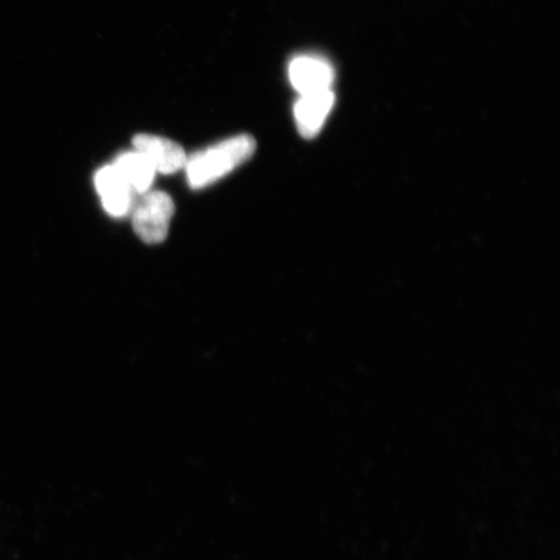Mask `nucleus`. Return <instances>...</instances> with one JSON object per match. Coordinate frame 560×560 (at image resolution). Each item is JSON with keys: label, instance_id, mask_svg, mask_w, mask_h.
Wrapping results in <instances>:
<instances>
[{"label": "nucleus", "instance_id": "nucleus-1", "mask_svg": "<svg viewBox=\"0 0 560 560\" xmlns=\"http://www.w3.org/2000/svg\"><path fill=\"white\" fill-rule=\"evenodd\" d=\"M255 151L256 140L250 136H240L195 153L187 158L185 165L188 184L192 188L213 185L254 156Z\"/></svg>", "mask_w": 560, "mask_h": 560}, {"label": "nucleus", "instance_id": "nucleus-2", "mask_svg": "<svg viewBox=\"0 0 560 560\" xmlns=\"http://www.w3.org/2000/svg\"><path fill=\"white\" fill-rule=\"evenodd\" d=\"M136 200L132 208V228L139 240L147 244H159L166 240L174 215V202L163 191H149Z\"/></svg>", "mask_w": 560, "mask_h": 560}, {"label": "nucleus", "instance_id": "nucleus-3", "mask_svg": "<svg viewBox=\"0 0 560 560\" xmlns=\"http://www.w3.org/2000/svg\"><path fill=\"white\" fill-rule=\"evenodd\" d=\"M95 187L109 215L121 219L135 208L137 195L115 165L104 166L96 173Z\"/></svg>", "mask_w": 560, "mask_h": 560}, {"label": "nucleus", "instance_id": "nucleus-4", "mask_svg": "<svg viewBox=\"0 0 560 560\" xmlns=\"http://www.w3.org/2000/svg\"><path fill=\"white\" fill-rule=\"evenodd\" d=\"M289 74L292 86L300 95L331 90L335 80L331 62L315 55L298 56L291 61Z\"/></svg>", "mask_w": 560, "mask_h": 560}, {"label": "nucleus", "instance_id": "nucleus-5", "mask_svg": "<svg viewBox=\"0 0 560 560\" xmlns=\"http://www.w3.org/2000/svg\"><path fill=\"white\" fill-rule=\"evenodd\" d=\"M136 151L150 161L153 170L161 174H174L184 170L187 155L178 143L158 136L139 135L132 139Z\"/></svg>", "mask_w": 560, "mask_h": 560}, {"label": "nucleus", "instance_id": "nucleus-6", "mask_svg": "<svg viewBox=\"0 0 560 560\" xmlns=\"http://www.w3.org/2000/svg\"><path fill=\"white\" fill-rule=\"evenodd\" d=\"M334 104L332 89L301 95L295 105V118L300 135L310 139L317 137L324 128Z\"/></svg>", "mask_w": 560, "mask_h": 560}, {"label": "nucleus", "instance_id": "nucleus-7", "mask_svg": "<svg viewBox=\"0 0 560 560\" xmlns=\"http://www.w3.org/2000/svg\"><path fill=\"white\" fill-rule=\"evenodd\" d=\"M124 175V178L136 195H143L151 190L155 180L156 171L142 153L138 151L125 152L118 156L114 164Z\"/></svg>", "mask_w": 560, "mask_h": 560}]
</instances>
